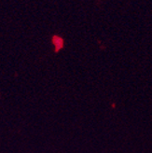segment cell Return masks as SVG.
I'll return each instance as SVG.
<instances>
[{"instance_id": "1", "label": "cell", "mask_w": 152, "mask_h": 153, "mask_svg": "<svg viewBox=\"0 0 152 153\" xmlns=\"http://www.w3.org/2000/svg\"><path fill=\"white\" fill-rule=\"evenodd\" d=\"M52 44L54 46L55 51H58L64 47V40L62 37H60L58 36H54L52 37Z\"/></svg>"}]
</instances>
